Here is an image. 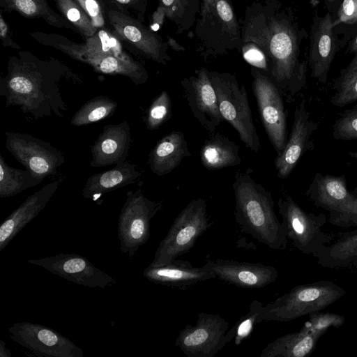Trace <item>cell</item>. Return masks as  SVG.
<instances>
[{
  "label": "cell",
  "mask_w": 357,
  "mask_h": 357,
  "mask_svg": "<svg viewBox=\"0 0 357 357\" xmlns=\"http://www.w3.org/2000/svg\"><path fill=\"white\" fill-rule=\"evenodd\" d=\"M6 148L38 179L55 174L66 162L63 153L49 142L27 133L7 131Z\"/></svg>",
  "instance_id": "12"
},
{
  "label": "cell",
  "mask_w": 357,
  "mask_h": 357,
  "mask_svg": "<svg viewBox=\"0 0 357 357\" xmlns=\"http://www.w3.org/2000/svg\"><path fill=\"white\" fill-rule=\"evenodd\" d=\"M240 52H241L244 59L252 66L268 73V65L265 56L255 44L243 43Z\"/></svg>",
  "instance_id": "42"
},
{
  "label": "cell",
  "mask_w": 357,
  "mask_h": 357,
  "mask_svg": "<svg viewBox=\"0 0 357 357\" xmlns=\"http://www.w3.org/2000/svg\"><path fill=\"white\" fill-rule=\"evenodd\" d=\"M317 128L318 124L310 119L305 100L303 99L295 109L290 136L284 149L275 159V167L280 178L290 175L309 148L310 138Z\"/></svg>",
  "instance_id": "20"
},
{
  "label": "cell",
  "mask_w": 357,
  "mask_h": 357,
  "mask_svg": "<svg viewBox=\"0 0 357 357\" xmlns=\"http://www.w3.org/2000/svg\"><path fill=\"white\" fill-rule=\"evenodd\" d=\"M107 17L115 34L134 46L142 55L164 66L171 61L167 43L142 22L116 9L107 10Z\"/></svg>",
  "instance_id": "15"
},
{
  "label": "cell",
  "mask_w": 357,
  "mask_h": 357,
  "mask_svg": "<svg viewBox=\"0 0 357 357\" xmlns=\"http://www.w3.org/2000/svg\"><path fill=\"white\" fill-rule=\"evenodd\" d=\"M167 43L168 45L174 51H185V49L183 46L180 45V44L176 40L170 36H167Z\"/></svg>",
  "instance_id": "47"
},
{
  "label": "cell",
  "mask_w": 357,
  "mask_h": 357,
  "mask_svg": "<svg viewBox=\"0 0 357 357\" xmlns=\"http://www.w3.org/2000/svg\"><path fill=\"white\" fill-rule=\"evenodd\" d=\"M50 45L63 51L75 59L91 66L98 73L122 75L129 78L136 85L147 82L149 75L145 68L138 61H128L114 56L85 52L75 48L70 41L58 36H47Z\"/></svg>",
  "instance_id": "18"
},
{
  "label": "cell",
  "mask_w": 357,
  "mask_h": 357,
  "mask_svg": "<svg viewBox=\"0 0 357 357\" xmlns=\"http://www.w3.org/2000/svg\"><path fill=\"white\" fill-rule=\"evenodd\" d=\"M63 74L33 61L12 58L7 75L0 81V95L6 107L18 106L35 120L53 115L63 117L68 109L59 87Z\"/></svg>",
  "instance_id": "2"
},
{
  "label": "cell",
  "mask_w": 357,
  "mask_h": 357,
  "mask_svg": "<svg viewBox=\"0 0 357 357\" xmlns=\"http://www.w3.org/2000/svg\"><path fill=\"white\" fill-rule=\"evenodd\" d=\"M119 39L115 33L105 28L98 29L94 35L87 38L84 44L71 42V45L77 50L85 52L114 56L128 61H134L135 59L123 50Z\"/></svg>",
  "instance_id": "31"
},
{
  "label": "cell",
  "mask_w": 357,
  "mask_h": 357,
  "mask_svg": "<svg viewBox=\"0 0 357 357\" xmlns=\"http://www.w3.org/2000/svg\"><path fill=\"white\" fill-rule=\"evenodd\" d=\"M339 23H357V0H344L338 12L334 26Z\"/></svg>",
  "instance_id": "44"
},
{
  "label": "cell",
  "mask_w": 357,
  "mask_h": 357,
  "mask_svg": "<svg viewBox=\"0 0 357 357\" xmlns=\"http://www.w3.org/2000/svg\"><path fill=\"white\" fill-rule=\"evenodd\" d=\"M205 265L216 278L242 288H262L274 282L278 276L275 267L261 263L216 259L207 260Z\"/></svg>",
  "instance_id": "19"
},
{
  "label": "cell",
  "mask_w": 357,
  "mask_h": 357,
  "mask_svg": "<svg viewBox=\"0 0 357 357\" xmlns=\"http://www.w3.org/2000/svg\"><path fill=\"white\" fill-rule=\"evenodd\" d=\"M200 159L202 165L210 170L236 166L241 162L238 146L219 132L205 141Z\"/></svg>",
  "instance_id": "28"
},
{
  "label": "cell",
  "mask_w": 357,
  "mask_h": 357,
  "mask_svg": "<svg viewBox=\"0 0 357 357\" xmlns=\"http://www.w3.org/2000/svg\"><path fill=\"white\" fill-rule=\"evenodd\" d=\"M345 317L333 312L321 311L310 313L309 319L301 327L303 329L321 337L330 327L339 328L343 325Z\"/></svg>",
  "instance_id": "39"
},
{
  "label": "cell",
  "mask_w": 357,
  "mask_h": 357,
  "mask_svg": "<svg viewBox=\"0 0 357 357\" xmlns=\"http://www.w3.org/2000/svg\"><path fill=\"white\" fill-rule=\"evenodd\" d=\"M252 87L267 136L280 154L287 143L286 114L282 95L263 70L252 66Z\"/></svg>",
  "instance_id": "11"
},
{
  "label": "cell",
  "mask_w": 357,
  "mask_h": 357,
  "mask_svg": "<svg viewBox=\"0 0 357 357\" xmlns=\"http://www.w3.org/2000/svg\"><path fill=\"white\" fill-rule=\"evenodd\" d=\"M143 275L153 283L180 289L216 278L205 264L195 267L188 261L177 259L162 266H149L144 270Z\"/></svg>",
  "instance_id": "24"
},
{
  "label": "cell",
  "mask_w": 357,
  "mask_h": 357,
  "mask_svg": "<svg viewBox=\"0 0 357 357\" xmlns=\"http://www.w3.org/2000/svg\"><path fill=\"white\" fill-rule=\"evenodd\" d=\"M319 338L301 328L268 344L259 357H305L313 351Z\"/></svg>",
  "instance_id": "29"
},
{
  "label": "cell",
  "mask_w": 357,
  "mask_h": 357,
  "mask_svg": "<svg viewBox=\"0 0 357 357\" xmlns=\"http://www.w3.org/2000/svg\"><path fill=\"white\" fill-rule=\"evenodd\" d=\"M181 84L192 115L207 131L213 133L224 119L208 70L197 69Z\"/></svg>",
  "instance_id": "17"
},
{
  "label": "cell",
  "mask_w": 357,
  "mask_h": 357,
  "mask_svg": "<svg viewBox=\"0 0 357 357\" xmlns=\"http://www.w3.org/2000/svg\"><path fill=\"white\" fill-rule=\"evenodd\" d=\"M278 206L287 238L303 254L314 255L333 241V235L322 230L327 220L325 214L304 211L288 195L278 199Z\"/></svg>",
  "instance_id": "8"
},
{
  "label": "cell",
  "mask_w": 357,
  "mask_h": 357,
  "mask_svg": "<svg viewBox=\"0 0 357 357\" xmlns=\"http://www.w3.org/2000/svg\"><path fill=\"white\" fill-rule=\"evenodd\" d=\"M241 24L243 43L255 44L265 56L268 75L288 102L305 85V70L298 60L295 27L280 10L278 0L253 1Z\"/></svg>",
  "instance_id": "1"
},
{
  "label": "cell",
  "mask_w": 357,
  "mask_h": 357,
  "mask_svg": "<svg viewBox=\"0 0 357 357\" xmlns=\"http://www.w3.org/2000/svg\"><path fill=\"white\" fill-rule=\"evenodd\" d=\"M59 181H54L29 196L0 226V252L46 206L56 192Z\"/></svg>",
  "instance_id": "23"
},
{
  "label": "cell",
  "mask_w": 357,
  "mask_h": 357,
  "mask_svg": "<svg viewBox=\"0 0 357 357\" xmlns=\"http://www.w3.org/2000/svg\"><path fill=\"white\" fill-rule=\"evenodd\" d=\"M353 268L357 269V260L356 261V262L354 263V266H353Z\"/></svg>",
  "instance_id": "52"
},
{
  "label": "cell",
  "mask_w": 357,
  "mask_h": 357,
  "mask_svg": "<svg viewBox=\"0 0 357 357\" xmlns=\"http://www.w3.org/2000/svg\"><path fill=\"white\" fill-rule=\"evenodd\" d=\"M142 176L138 167L128 160L109 170L88 177L82 190L85 199L97 201L104 194L134 183Z\"/></svg>",
  "instance_id": "25"
},
{
  "label": "cell",
  "mask_w": 357,
  "mask_h": 357,
  "mask_svg": "<svg viewBox=\"0 0 357 357\" xmlns=\"http://www.w3.org/2000/svg\"><path fill=\"white\" fill-rule=\"evenodd\" d=\"M206 208V201L203 198L195 199L188 204L160 241L150 266H164L189 252L211 225Z\"/></svg>",
  "instance_id": "7"
},
{
  "label": "cell",
  "mask_w": 357,
  "mask_h": 357,
  "mask_svg": "<svg viewBox=\"0 0 357 357\" xmlns=\"http://www.w3.org/2000/svg\"><path fill=\"white\" fill-rule=\"evenodd\" d=\"M208 75L223 119L234 127L248 149L257 153L260 140L244 85L239 84L235 75L229 73L208 70Z\"/></svg>",
  "instance_id": "6"
},
{
  "label": "cell",
  "mask_w": 357,
  "mask_h": 357,
  "mask_svg": "<svg viewBox=\"0 0 357 357\" xmlns=\"http://www.w3.org/2000/svg\"><path fill=\"white\" fill-rule=\"evenodd\" d=\"M195 29L197 51L205 59L241 50V24L231 0H201Z\"/></svg>",
  "instance_id": "4"
},
{
  "label": "cell",
  "mask_w": 357,
  "mask_h": 357,
  "mask_svg": "<svg viewBox=\"0 0 357 357\" xmlns=\"http://www.w3.org/2000/svg\"><path fill=\"white\" fill-rule=\"evenodd\" d=\"M166 17L177 26V33L190 29L200 9V0H158Z\"/></svg>",
  "instance_id": "33"
},
{
  "label": "cell",
  "mask_w": 357,
  "mask_h": 357,
  "mask_svg": "<svg viewBox=\"0 0 357 357\" xmlns=\"http://www.w3.org/2000/svg\"><path fill=\"white\" fill-rule=\"evenodd\" d=\"M162 206L149 199L141 189L129 190L118 220V237L122 253L132 257L150 237L151 221Z\"/></svg>",
  "instance_id": "10"
},
{
  "label": "cell",
  "mask_w": 357,
  "mask_h": 357,
  "mask_svg": "<svg viewBox=\"0 0 357 357\" xmlns=\"http://www.w3.org/2000/svg\"><path fill=\"white\" fill-rule=\"evenodd\" d=\"M91 18L94 27L98 31L106 28L107 17L104 8L103 0H75Z\"/></svg>",
  "instance_id": "41"
},
{
  "label": "cell",
  "mask_w": 357,
  "mask_h": 357,
  "mask_svg": "<svg viewBox=\"0 0 357 357\" xmlns=\"http://www.w3.org/2000/svg\"><path fill=\"white\" fill-rule=\"evenodd\" d=\"M117 8V10L127 14L128 10L135 11L138 15V20L143 22L146 13L147 0H107Z\"/></svg>",
  "instance_id": "43"
},
{
  "label": "cell",
  "mask_w": 357,
  "mask_h": 357,
  "mask_svg": "<svg viewBox=\"0 0 357 357\" xmlns=\"http://www.w3.org/2000/svg\"><path fill=\"white\" fill-rule=\"evenodd\" d=\"M350 155L357 159V151L349 153Z\"/></svg>",
  "instance_id": "51"
},
{
  "label": "cell",
  "mask_w": 357,
  "mask_h": 357,
  "mask_svg": "<svg viewBox=\"0 0 357 357\" xmlns=\"http://www.w3.org/2000/svg\"><path fill=\"white\" fill-rule=\"evenodd\" d=\"M334 24L328 13L320 17L315 16L311 29L309 66L311 77L319 82H326L328 73L336 52Z\"/></svg>",
  "instance_id": "21"
},
{
  "label": "cell",
  "mask_w": 357,
  "mask_h": 357,
  "mask_svg": "<svg viewBox=\"0 0 357 357\" xmlns=\"http://www.w3.org/2000/svg\"><path fill=\"white\" fill-rule=\"evenodd\" d=\"M318 264L333 269L353 268L357 260V229L340 233L313 255Z\"/></svg>",
  "instance_id": "27"
},
{
  "label": "cell",
  "mask_w": 357,
  "mask_h": 357,
  "mask_svg": "<svg viewBox=\"0 0 357 357\" xmlns=\"http://www.w3.org/2000/svg\"><path fill=\"white\" fill-rule=\"evenodd\" d=\"M351 48L352 52H355V54L357 53V35L351 43Z\"/></svg>",
  "instance_id": "49"
},
{
  "label": "cell",
  "mask_w": 357,
  "mask_h": 357,
  "mask_svg": "<svg viewBox=\"0 0 357 357\" xmlns=\"http://www.w3.org/2000/svg\"><path fill=\"white\" fill-rule=\"evenodd\" d=\"M10 337L38 356L83 357L84 351L56 331L31 322H17L8 329Z\"/></svg>",
  "instance_id": "14"
},
{
  "label": "cell",
  "mask_w": 357,
  "mask_h": 357,
  "mask_svg": "<svg viewBox=\"0 0 357 357\" xmlns=\"http://www.w3.org/2000/svg\"><path fill=\"white\" fill-rule=\"evenodd\" d=\"M183 133L172 131L160 139L149 154L150 170L158 176H164L176 169L183 159L190 156Z\"/></svg>",
  "instance_id": "26"
},
{
  "label": "cell",
  "mask_w": 357,
  "mask_h": 357,
  "mask_svg": "<svg viewBox=\"0 0 357 357\" xmlns=\"http://www.w3.org/2000/svg\"><path fill=\"white\" fill-rule=\"evenodd\" d=\"M59 11L86 38L97 31L91 18L75 0H54Z\"/></svg>",
  "instance_id": "36"
},
{
  "label": "cell",
  "mask_w": 357,
  "mask_h": 357,
  "mask_svg": "<svg viewBox=\"0 0 357 357\" xmlns=\"http://www.w3.org/2000/svg\"><path fill=\"white\" fill-rule=\"evenodd\" d=\"M42 181L28 169H20L9 166L3 156L0 155V197L8 198L36 186Z\"/></svg>",
  "instance_id": "30"
},
{
  "label": "cell",
  "mask_w": 357,
  "mask_h": 357,
  "mask_svg": "<svg viewBox=\"0 0 357 357\" xmlns=\"http://www.w3.org/2000/svg\"><path fill=\"white\" fill-rule=\"evenodd\" d=\"M262 307L261 302L257 300L252 301L247 313L242 316L226 333L225 337L227 343L234 339V344L238 346L244 340L250 337L255 325L259 324V318Z\"/></svg>",
  "instance_id": "37"
},
{
  "label": "cell",
  "mask_w": 357,
  "mask_h": 357,
  "mask_svg": "<svg viewBox=\"0 0 357 357\" xmlns=\"http://www.w3.org/2000/svg\"><path fill=\"white\" fill-rule=\"evenodd\" d=\"M347 291L328 280L298 284L273 302L263 305L259 323L263 321L287 322L321 311Z\"/></svg>",
  "instance_id": "5"
},
{
  "label": "cell",
  "mask_w": 357,
  "mask_h": 357,
  "mask_svg": "<svg viewBox=\"0 0 357 357\" xmlns=\"http://www.w3.org/2000/svg\"><path fill=\"white\" fill-rule=\"evenodd\" d=\"M333 136L341 140L357 139V105L341 114L334 124Z\"/></svg>",
  "instance_id": "40"
},
{
  "label": "cell",
  "mask_w": 357,
  "mask_h": 357,
  "mask_svg": "<svg viewBox=\"0 0 357 357\" xmlns=\"http://www.w3.org/2000/svg\"><path fill=\"white\" fill-rule=\"evenodd\" d=\"M130 144V128L127 121L105 125L91 146L92 159L90 166L100 167L125 162Z\"/></svg>",
  "instance_id": "22"
},
{
  "label": "cell",
  "mask_w": 357,
  "mask_h": 357,
  "mask_svg": "<svg viewBox=\"0 0 357 357\" xmlns=\"http://www.w3.org/2000/svg\"><path fill=\"white\" fill-rule=\"evenodd\" d=\"M0 36L3 46L20 49V46L13 40L10 28L1 14L0 15Z\"/></svg>",
  "instance_id": "45"
},
{
  "label": "cell",
  "mask_w": 357,
  "mask_h": 357,
  "mask_svg": "<svg viewBox=\"0 0 357 357\" xmlns=\"http://www.w3.org/2000/svg\"><path fill=\"white\" fill-rule=\"evenodd\" d=\"M328 1H334V0H328Z\"/></svg>",
  "instance_id": "53"
},
{
  "label": "cell",
  "mask_w": 357,
  "mask_h": 357,
  "mask_svg": "<svg viewBox=\"0 0 357 357\" xmlns=\"http://www.w3.org/2000/svg\"><path fill=\"white\" fill-rule=\"evenodd\" d=\"M2 1L5 8L15 10L26 18H42L51 25L66 26V22L48 6L46 0Z\"/></svg>",
  "instance_id": "34"
},
{
  "label": "cell",
  "mask_w": 357,
  "mask_h": 357,
  "mask_svg": "<svg viewBox=\"0 0 357 357\" xmlns=\"http://www.w3.org/2000/svg\"><path fill=\"white\" fill-rule=\"evenodd\" d=\"M12 356L11 351L6 347V343L0 341V356L1 357H10Z\"/></svg>",
  "instance_id": "48"
},
{
  "label": "cell",
  "mask_w": 357,
  "mask_h": 357,
  "mask_svg": "<svg viewBox=\"0 0 357 357\" xmlns=\"http://www.w3.org/2000/svg\"><path fill=\"white\" fill-rule=\"evenodd\" d=\"M306 195L315 206L328 212L331 225L342 228L357 227V195L347 190L344 176L317 172Z\"/></svg>",
  "instance_id": "9"
},
{
  "label": "cell",
  "mask_w": 357,
  "mask_h": 357,
  "mask_svg": "<svg viewBox=\"0 0 357 357\" xmlns=\"http://www.w3.org/2000/svg\"><path fill=\"white\" fill-rule=\"evenodd\" d=\"M165 18L166 15L163 8L158 5L156 10L152 15L150 29L153 31L160 29Z\"/></svg>",
  "instance_id": "46"
},
{
  "label": "cell",
  "mask_w": 357,
  "mask_h": 357,
  "mask_svg": "<svg viewBox=\"0 0 357 357\" xmlns=\"http://www.w3.org/2000/svg\"><path fill=\"white\" fill-rule=\"evenodd\" d=\"M253 170L238 172L232 184L235 197L234 215L243 232L273 250H284L285 229L274 210L271 192L252 178Z\"/></svg>",
  "instance_id": "3"
},
{
  "label": "cell",
  "mask_w": 357,
  "mask_h": 357,
  "mask_svg": "<svg viewBox=\"0 0 357 357\" xmlns=\"http://www.w3.org/2000/svg\"><path fill=\"white\" fill-rule=\"evenodd\" d=\"M335 93L331 103L343 107L357 100V53L335 83Z\"/></svg>",
  "instance_id": "35"
},
{
  "label": "cell",
  "mask_w": 357,
  "mask_h": 357,
  "mask_svg": "<svg viewBox=\"0 0 357 357\" xmlns=\"http://www.w3.org/2000/svg\"><path fill=\"white\" fill-rule=\"evenodd\" d=\"M172 102L167 91H162L151 102L143 118L149 130H155L171 116Z\"/></svg>",
  "instance_id": "38"
},
{
  "label": "cell",
  "mask_w": 357,
  "mask_h": 357,
  "mask_svg": "<svg viewBox=\"0 0 357 357\" xmlns=\"http://www.w3.org/2000/svg\"><path fill=\"white\" fill-rule=\"evenodd\" d=\"M310 2L312 6L313 7H315L319 3L318 0H310Z\"/></svg>",
  "instance_id": "50"
},
{
  "label": "cell",
  "mask_w": 357,
  "mask_h": 357,
  "mask_svg": "<svg viewBox=\"0 0 357 357\" xmlns=\"http://www.w3.org/2000/svg\"><path fill=\"white\" fill-rule=\"evenodd\" d=\"M229 323L218 314L199 312L195 326L187 324L175 340L188 357H214L227 344Z\"/></svg>",
  "instance_id": "13"
},
{
  "label": "cell",
  "mask_w": 357,
  "mask_h": 357,
  "mask_svg": "<svg viewBox=\"0 0 357 357\" xmlns=\"http://www.w3.org/2000/svg\"><path fill=\"white\" fill-rule=\"evenodd\" d=\"M118 107V102L105 96H95L74 114L70 123L77 127L87 126L112 116Z\"/></svg>",
  "instance_id": "32"
},
{
  "label": "cell",
  "mask_w": 357,
  "mask_h": 357,
  "mask_svg": "<svg viewBox=\"0 0 357 357\" xmlns=\"http://www.w3.org/2000/svg\"><path fill=\"white\" fill-rule=\"evenodd\" d=\"M26 262L89 288H105L117 282L115 278L95 266L86 257L77 254L60 253L52 257L29 259Z\"/></svg>",
  "instance_id": "16"
}]
</instances>
